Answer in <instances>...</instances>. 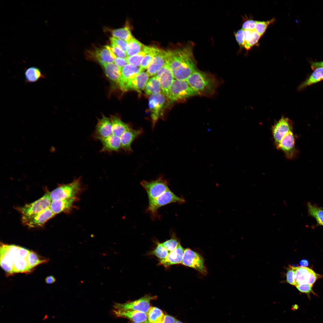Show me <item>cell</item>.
<instances>
[{"instance_id":"1","label":"cell","mask_w":323,"mask_h":323,"mask_svg":"<svg viewBox=\"0 0 323 323\" xmlns=\"http://www.w3.org/2000/svg\"><path fill=\"white\" fill-rule=\"evenodd\" d=\"M166 63L174 78L186 80L196 69V64L191 47L166 51Z\"/></svg>"},{"instance_id":"2","label":"cell","mask_w":323,"mask_h":323,"mask_svg":"<svg viewBox=\"0 0 323 323\" xmlns=\"http://www.w3.org/2000/svg\"><path fill=\"white\" fill-rule=\"evenodd\" d=\"M186 81L198 95H212L219 85L217 79L213 74L196 70Z\"/></svg>"},{"instance_id":"3","label":"cell","mask_w":323,"mask_h":323,"mask_svg":"<svg viewBox=\"0 0 323 323\" xmlns=\"http://www.w3.org/2000/svg\"><path fill=\"white\" fill-rule=\"evenodd\" d=\"M198 95L186 80L174 79L169 89L167 98L173 102L184 101Z\"/></svg>"},{"instance_id":"4","label":"cell","mask_w":323,"mask_h":323,"mask_svg":"<svg viewBox=\"0 0 323 323\" xmlns=\"http://www.w3.org/2000/svg\"><path fill=\"white\" fill-rule=\"evenodd\" d=\"M82 190L81 179L79 177L69 183L58 187L50 192V197L51 201L77 198Z\"/></svg>"},{"instance_id":"5","label":"cell","mask_w":323,"mask_h":323,"mask_svg":"<svg viewBox=\"0 0 323 323\" xmlns=\"http://www.w3.org/2000/svg\"><path fill=\"white\" fill-rule=\"evenodd\" d=\"M51 202L50 192H47L39 199L23 206L18 207L17 210L21 214L22 218L29 217L50 207Z\"/></svg>"},{"instance_id":"6","label":"cell","mask_w":323,"mask_h":323,"mask_svg":"<svg viewBox=\"0 0 323 323\" xmlns=\"http://www.w3.org/2000/svg\"><path fill=\"white\" fill-rule=\"evenodd\" d=\"M185 202L183 197L176 196L169 189L154 200L149 202L147 211L153 216H155L158 209L162 206L174 202L182 204Z\"/></svg>"},{"instance_id":"7","label":"cell","mask_w":323,"mask_h":323,"mask_svg":"<svg viewBox=\"0 0 323 323\" xmlns=\"http://www.w3.org/2000/svg\"><path fill=\"white\" fill-rule=\"evenodd\" d=\"M141 184L147 194L149 202L169 189L167 182L162 177L150 181L143 180Z\"/></svg>"},{"instance_id":"8","label":"cell","mask_w":323,"mask_h":323,"mask_svg":"<svg viewBox=\"0 0 323 323\" xmlns=\"http://www.w3.org/2000/svg\"><path fill=\"white\" fill-rule=\"evenodd\" d=\"M156 298V296L146 295L134 301L123 303H116L114 307L115 309L136 310L147 313L151 307V301L155 299Z\"/></svg>"},{"instance_id":"9","label":"cell","mask_w":323,"mask_h":323,"mask_svg":"<svg viewBox=\"0 0 323 323\" xmlns=\"http://www.w3.org/2000/svg\"><path fill=\"white\" fill-rule=\"evenodd\" d=\"M295 271V286L299 285H313L323 276L307 267L293 266Z\"/></svg>"},{"instance_id":"10","label":"cell","mask_w":323,"mask_h":323,"mask_svg":"<svg viewBox=\"0 0 323 323\" xmlns=\"http://www.w3.org/2000/svg\"><path fill=\"white\" fill-rule=\"evenodd\" d=\"M181 264L193 268L203 274L207 273L202 257L190 249L187 248L184 250Z\"/></svg>"},{"instance_id":"11","label":"cell","mask_w":323,"mask_h":323,"mask_svg":"<svg viewBox=\"0 0 323 323\" xmlns=\"http://www.w3.org/2000/svg\"><path fill=\"white\" fill-rule=\"evenodd\" d=\"M292 131V122L288 118L282 116L272 127L273 138L275 146L288 132Z\"/></svg>"},{"instance_id":"12","label":"cell","mask_w":323,"mask_h":323,"mask_svg":"<svg viewBox=\"0 0 323 323\" xmlns=\"http://www.w3.org/2000/svg\"><path fill=\"white\" fill-rule=\"evenodd\" d=\"M165 95L162 93L152 95L149 98V107L154 127L159 118L165 102Z\"/></svg>"},{"instance_id":"13","label":"cell","mask_w":323,"mask_h":323,"mask_svg":"<svg viewBox=\"0 0 323 323\" xmlns=\"http://www.w3.org/2000/svg\"><path fill=\"white\" fill-rule=\"evenodd\" d=\"M275 147L277 149L283 152L287 158L292 159L295 157L297 151L295 147V139L292 131L287 134Z\"/></svg>"},{"instance_id":"14","label":"cell","mask_w":323,"mask_h":323,"mask_svg":"<svg viewBox=\"0 0 323 323\" xmlns=\"http://www.w3.org/2000/svg\"><path fill=\"white\" fill-rule=\"evenodd\" d=\"M55 215L50 207L31 217L22 218L24 224L29 227L33 228L42 226Z\"/></svg>"},{"instance_id":"15","label":"cell","mask_w":323,"mask_h":323,"mask_svg":"<svg viewBox=\"0 0 323 323\" xmlns=\"http://www.w3.org/2000/svg\"><path fill=\"white\" fill-rule=\"evenodd\" d=\"M155 76L159 81L163 94L167 97L169 89L174 78L166 63L158 71Z\"/></svg>"},{"instance_id":"16","label":"cell","mask_w":323,"mask_h":323,"mask_svg":"<svg viewBox=\"0 0 323 323\" xmlns=\"http://www.w3.org/2000/svg\"><path fill=\"white\" fill-rule=\"evenodd\" d=\"M113 312L117 317L126 318L135 323H149L147 314L141 312L115 309Z\"/></svg>"},{"instance_id":"17","label":"cell","mask_w":323,"mask_h":323,"mask_svg":"<svg viewBox=\"0 0 323 323\" xmlns=\"http://www.w3.org/2000/svg\"><path fill=\"white\" fill-rule=\"evenodd\" d=\"M106 76L111 81L117 83L124 92L126 91L123 83L121 75V68L114 63H103L102 65Z\"/></svg>"},{"instance_id":"18","label":"cell","mask_w":323,"mask_h":323,"mask_svg":"<svg viewBox=\"0 0 323 323\" xmlns=\"http://www.w3.org/2000/svg\"><path fill=\"white\" fill-rule=\"evenodd\" d=\"M166 51L156 48L153 58L148 66L146 73L149 77L155 75L166 63Z\"/></svg>"},{"instance_id":"19","label":"cell","mask_w":323,"mask_h":323,"mask_svg":"<svg viewBox=\"0 0 323 323\" xmlns=\"http://www.w3.org/2000/svg\"><path fill=\"white\" fill-rule=\"evenodd\" d=\"M112 135V125L110 118L103 116L98 120L94 136L98 139L109 137Z\"/></svg>"},{"instance_id":"20","label":"cell","mask_w":323,"mask_h":323,"mask_svg":"<svg viewBox=\"0 0 323 323\" xmlns=\"http://www.w3.org/2000/svg\"><path fill=\"white\" fill-rule=\"evenodd\" d=\"M142 132L141 129H134L129 127L120 137L121 148L127 153H131L132 143Z\"/></svg>"},{"instance_id":"21","label":"cell","mask_w":323,"mask_h":323,"mask_svg":"<svg viewBox=\"0 0 323 323\" xmlns=\"http://www.w3.org/2000/svg\"><path fill=\"white\" fill-rule=\"evenodd\" d=\"M184 250L179 243L176 248L170 252L165 258L160 260L159 265L167 268L173 265L181 263Z\"/></svg>"},{"instance_id":"22","label":"cell","mask_w":323,"mask_h":323,"mask_svg":"<svg viewBox=\"0 0 323 323\" xmlns=\"http://www.w3.org/2000/svg\"><path fill=\"white\" fill-rule=\"evenodd\" d=\"M149 80L146 72H139L135 77L127 82L125 85L126 91L133 90L141 93L144 90Z\"/></svg>"},{"instance_id":"23","label":"cell","mask_w":323,"mask_h":323,"mask_svg":"<svg viewBox=\"0 0 323 323\" xmlns=\"http://www.w3.org/2000/svg\"><path fill=\"white\" fill-rule=\"evenodd\" d=\"M77 199V198H73L52 200L50 208L55 214L62 212L69 213Z\"/></svg>"},{"instance_id":"24","label":"cell","mask_w":323,"mask_h":323,"mask_svg":"<svg viewBox=\"0 0 323 323\" xmlns=\"http://www.w3.org/2000/svg\"><path fill=\"white\" fill-rule=\"evenodd\" d=\"M101 143L102 147L100 152H117L121 148L120 137L112 135L105 138L98 139Z\"/></svg>"},{"instance_id":"25","label":"cell","mask_w":323,"mask_h":323,"mask_svg":"<svg viewBox=\"0 0 323 323\" xmlns=\"http://www.w3.org/2000/svg\"><path fill=\"white\" fill-rule=\"evenodd\" d=\"M0 246V266L6 272L9 274L13 272V259L8 254L6 248V244H2Z\"/></svg>"},{"instance_id":"26","label":"cell","mask_w":323,"mask_h":323,"mask_svg":"<svg viewBox=\"0 0 323 323\" xmlns=\"http://www.w3.org/2000/svg\"><path fill=\"white\" fill-rule=\"evenodd\" d=\"M140 72L141 71L139 67L128 64L121 68L122 81L125 88L127 83L133 78Z\"/></svg>"},{"instance_id":"27","label":"cell","mask_w":323,"mask_h":323,"mask_svg":"<svg viewBox=\"0 0 323 323\" xmlns=\"http://www.w3.org/2000/svg\"><path fill=\"white\" fill-rule=\"evenodd\" d=\"M26 82L28 83L36 82L41 78H45V76L38 67L32 66L26 69L24 73Z\"/></svg>"},{"instance_id":"28","label":"cell","mask_w":323,"mask_h":323,"mask_svg":"<svg viewBox=\"0 0 323 323\" xmlns=\"http://www.w3.org/2000/svg\"><path fill=\"white\" fill-rule=\"evenodd\" d=\"M323 80V67H319L314 70L311 75L302 82L298 86V89L301 90Z\"/></svg>"},{"instance_id":"29","label":"cell","mask_w":323,"mask_h":323,"mask_svg":"<svg viewBox=\"0 0 323 323\" xmlns=\"http://www.w3.org/2000/svg\"><path fill=\"white\" fill-rule=\"evenodd\" d=\"M244 47L248 50L255 45L261 37L254 30H243Z\"/></svg>"},{"instance_id":"30","label":"cell","mask_w":323,"mask_h":323,"mask_svg":"<svg viewBox=\"0 0 323 323\" xmlns=\"http://www.w3.org/2000/svg\"><path fill=\"white\" fill-rule=\"evenodd\" d=\"M110 118L112 125V134L120 137L129 127V126L117 116H112Z\"/></svg>"},{"instance_id":"31","label":"cell","mask_w":323,"mask_h":323,"mask_svg":"<svg viewBox=\"0 0 323 323\" xmlns=\"http://www.w3.org/2000/svg\"><path fill=\"white\" fill-rule=\"evenodd\" d=\"M144 90L147 95L161 93L162 91L160 83L156 76L149 79Z\"/></svg>"},{"instance_id":"32","label":"cell","mask_w":323,"mask_h":323,"mask_svg":"<svg viewBox=\"0 0 323 323\" xmlns=\"http://www.w3.org/2000/svg\"><path fill=\"white\" fill-rule=\"evenodd\" d=\"M149 323H162L165 315L159 308L151 307L146 313Z\"/></svg>"},{"instance_id":"33","label":"cell","mask_w":323,"mask_h":323,"mask_svg":"<svg viewBox=\"0 0 323 323\" xmlns=\"http://www.w3.org/2000/svg\"><path fill=\"white\" fill-rule=\"evenodd\" d=\"M145 45L133 38L128 42L126 51L128 56H132L144 51Z\"/></svg>"},{"instance_id":"34","label":"cell","mask_w":323,"mask_h":323,"mask_svg":"<svg viewBox=\"0 0 323 323\" xmlns=\"http://www.w3.org/2000/svg\"><path fill=\"white\" fill-rule=\"evenodd\" d=\"M94 55L96 59L101 65L103 63H113L114 59L109 51L105 46L103 48L95 50L94 52Z\"/></svg>"},{"instance_id":"35","label":"cell","mask_w":323,"mask_h":323,"mask_svg":"<svg viewBox=\"0 0 323 323\" xmlns=\"http://www.w3.org/2000/svg\"><path fill=\"white\" fill-rule=\"evenodd\" d=\"M307 206L309 215L316 219L317 225L323 226V210L310 202H308Z\"/></svg>"},{"instance_id":"36","label":"cell","mask_w":323,"mask_h":323,"mask_svg":"<svg viewBox=\"0 0 323 323\" xmlns=\"http://www.w3.org/2000/svg\"><path fill=\"white\" fill-rule=\"evenodd\" d=\"M156 48L146 46L144 52L145 54L141 62L139 68L141 72L147 69L154 56Z\"/></svg>"},{"instance_id":"37","label":"cell","mask_w":323,"mask_h":323,"mask_svg":"<svg viewBox=\"0 0 323 323\" xmlns=\"http://www.w3.org/2000/svg\"><path fill=\"white\" fill-rule=\"evenodd\" d=\"M112 34L113 37L125 40L127 42L133 38L129 26L125 27L112 30Z\"/></svg>"},{"instance_id":"38","label":"cell","mask_w":323,"mask_h":323,"mask_svg":"<svg viewBox=\"0 0 323 323\" xmlns=\"http://www.w3.org/2000/svg\"><path fill=\"white\" fill-rule=\"evenodd\" d=\"M28 267L26 272H29L39 264L45 263L47 261L46 260H41L37 255L33 251H30L26 258Z\"/></svg>"},{"instance_id":"39","label":"cell","mask_w":323,"mask_h":323,"mask_svg":"<svg viewBox=\"0 0 323 323\" xmlns=\"http://www.w3.org/2000/svg\"><path fill=\"white\" fill-rule=\"evenodd\" d=\"M28 267L26 259L19 257L18 255L14 260L13 265V272H26Z\"/></svg>"},{"instance_id":"40","label":"cell","mask_w":323,"mask_h":323,"mask_svg":"<svg viewBox=\"0 0 323 323\" xmlns=\"http://www.w3.org/2000/svg\"><path fill=\"white\" fill-rule=\"evenodd\" d=\"M157 246L149 254L155 256L160 260L165 258L169 254V252L164 247L162 243H156Z\"/></svg>"},{"instance_id":"41","label":"cell","mask_w":323,"mask_h":323,"mask_svg":"<svg viewBox=\"0 0 323 323\" xmlns=\"http://www.w3.org/2000/svg\"><path fill=\"white\" fill-rule=\"evenodd\" d=\"M274 19L266 21H256L255 30L261 36L265 32L268 26L274 22Z\"/></svg>"},{"instance_id":"42","label":"cell","mask_w":323,"mask_h":323,"mask_svg":"<svg viewBox=\"0 0 323 323\" xmlns=\"http://www.w3.org/2000/svg\"><path fill=\"white\" fill-rule=\"evenodd\" d=\"M145 54L142 52L137 54L128 57L126 59L128 64L136 67L140 66L141 61Z\"/></svg>"},{"instance_id":"43","label":"cell","mask_w":323,"mask_h":323,"mask_svg":"<svg viewBox=\"0 0 323 323\" xmlns=\"http://www.w3.org/2000/svg\"><path fill=\"white\" fill-rule=\"evenodd\" d=\"M179 243V241L174 234L173 235L170 239L162 243L169 253L174 250Z\"/></svg>"},{"instance_id":"44","label":"cell","mask_w":323,"mask_h":323,"mask_svg":"<svg viewBox=\"0 0 323 323\" xmlns=\"http://www.w3.org/2000/svg\"><path fill=\"white\" fill-rule=\"evenodd\" d=\"M313 285L303 284L297 285L295 287L299 291L306 294L309 298H310L311 294L315 295H317L313 290Z\"/></svg>"},{"instance_id":"45","label":"cell","mask_w":323,"mask_h":323,"mask_svg":"<svg viewBox=\"0 0 323 323\" xmlns=\"http://www.w3.org/2000/svg\"><path fill=\"white\" fill-rule=\"evenodd\" d=\"M286 280L289 284L295 286V271L293 266L290 265L287 268L286 274Z\"/></svg>"},{"instance_id":"46","label":"cell","mask_w":323,"mask_h":323,"mask_svg":"<svg viewBox=\"0 0 323 323\" xmlns=\"http://www.w3.org/2000/svg\"><path fill=\"white\" fill-rule=\"evenodd\" d=\"M110 39L111 44H114L123 51L126 52L128 42L122 39L113 36L110 37Z\"/></svg>"},{"instance_id":"47","label":"cell","mask_w":323,"mask_h":323,"mask_svg":"<svg viewBox=\"0 0 323 323\" xmlns=\"http://www.w3.org/2000/svg\"><path fill=\"white\" fill-rule=\"evenodd\" d=\"M20 246L15 245L6 244V250L10 256L13 259L18 255V252Z\"/></svg>"},{"instance_id":"48","label":"cell","mask_w":323,"mask_h":323,"mask_svg":"<svg viewBox=\"0 0 323 323\" xmlns=\"http://www.w3.org/2000/svg\"><path fill=\"white\" fill-rule=\"evenodd\" d=\"M110 47L116 57L123 58H126L128 57L126 52L116 45L111 44Z\"/></svg>"},{"instance_id":"49","label":"cell","mask_w":323,"mask_h":323,"mask_svg":"<svg viewBox=\"0 0 323 323\" xmlns=\"http://www.w3.org/2000/svg\"><path fill=\"white\" fill-rule=\"evenodd\" d=\"M256 21L251 19H248L243 23L242 29L243 30H255Z\"/></svg>"},{"instance_id":"50","label":"cell","mask_w":323,"mask_h":323,"mask_svg":"<svg viewBox=\"0 0 323 323\" xmlns=\"http://www.w3.org/2000/svg\"><path fill=\"white\" fill-rule=\"evenodd\" d=\"M235 38L239 45L243 47L244 45V36L243 30L241 29L238 31L235 34Z\"/></svg>"},{"instance_id":"51","label":"cell","mask_w":323,"mask_h":323,"mask_svg":"<svg viewBox=\"0 0 323 323\" xmlns=\"http://www.w3.org/2000/svg\"><path fill=\"white\" fill-rule=\"evenodd\" d=\"M113 63L118 67L121 68L128 64L126 58L117 57L114 59Z\"/></svg>"},{"instance_id":"52","label":"cell","mask_w":323,"mask_h":323,"mask_svg":"<svg viewBox=\"0 0 323 323\" xmlns=\"http://www.w3.org/2000/svg\"><path fill=\"white\" fill-rule=\"evenodd\" d=\"M30 251L28 249L21 247H20L18 252V256L22 258L26 259Z\"/></svg>"},{"instance_id":"53","label":"cell","mask_w":323,"mask_h":323,"mask_svg":"<svg viewBox=\"0 0 323 323\" xmlns=\"http://www.w3.org/2000/svg\"><path fill=\"white\" fill-rule=\"evenodd\" d=\"M177 320L174 317L168 315H165L162 323H174Z\"/></svg>"},{"instance_id":"54","label":"cell","mask_w":323,"mask_h":323,"mask_svg":"<svg viewBox=\"0 0 323 323\" xmlns=\"http://www.w3.org/2000/svg\"><path fill=\"white\" fill-rule=\"evenodd\" d=\"M311 65L312 68L314 70L319 67H323V61L318 62H312Z\"/></svg>"},{"instance_id":"55","label":"cell","mask_w":323,"mask_h":323,"mask_svg":"<svg viewBox=\"0 0 323 323\" xmlns=\"http://www.w3.org/2000/svg\"><path fill=\"white\" fill-rule=\"evenodd\" d=\"M55 281V278L52 275L47 277L45 279V282L48 284L53 283Z\"/></svg>"},{"instance_id":"56","label":"cell","mask_w":323,"mask_h":323,"mask_svg":"<svg viewBox=\"0 0 323 323\" xmlns=\"http://www.w3.org/2000/svg\"><path fill=\"white\" fill-rule=\"evenodd\" d=\"M301 266L307 267L309 265V261L306 259H302L299 262Z\"/></svg>"},{"instance_id":"57","label":"cell","mask_w":323,"mask_h":323,"mask_svg":"<svg viewBox=\"0 0 323 323\" xmlns=\"http://www.w3.org/2000/svg\"><path fill=\"white\" fill-rule=\"evenodd\" d=\"M174 323H182V322H180V321H179L177 320V321H176V322H174Z\"/></svg>"},{"instance_id":"58","label":"cell","mask_w":323,"mask_h":323,"mask_svg":"<svg viewBox=\"0 0 323 323\" xmlns=\"http://www.w3.org/2000/svg\"><path fill=\"white\" fill-rule=\"evenodd\" d=\"M321 209L323 210V207H320Z\"/></svg>"}]
</instances>
